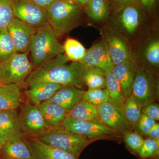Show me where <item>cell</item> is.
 Returning a JSON list of instances; mask_svg holds the SVG:
<instances>
[{"label": "cell", "instance_id": "26", "mask_svg": "<svg viewBox=\"0 0 159 159\" xmlns=\"http://www.w3.org/2000/svg\"><path fill=\"white\" fill-rule=\"evenodd\" d=\"M83 80L89 89H106V74L99 68H86Z\"/></svg>", "mask_w": 159, "mask_h": 159}, {"label": "cell", "instance_id": "27", "mask_svg": "<svg viewBox=\"0 0 159 159\" xmlns=\"http://www.w3.org/2000/svg\"><path fill=\"white\" fill-rule=\"evenodd\" d=\"M107 88L109 95V102L123 107L125 99L120 84L111 72L106 74Z\"/></svg>", "mask_w": 159, "mask_h": 159}, {"label": "cell", "instance_id": "38", "mask_svg": "<svg viewBox=\"0 0 159 159\" xmlns=\"http://www.w3.org/2000/svg\"><path fill=\"white\" fill-rule=\"evenodd\" d=\"M116 6V9L121 8L124 6L136 5L139 6V0H111Z\"/></svg>", "mask_w": 159, "mask_h": 159}, {"label": "cell", "instance_id": "1", "mask_svg": "<svg viewBox=\"0 0 159 159\" xmlns=\"http://www.w3.org/2000/svg\"><path fill=\"white\" fill-rule=\"evenodd\" d=\"M68 61L64 54H58L33 69L25 81L29 86L40 82H53L83 90L85 86L83 76L86 68L80 61L68 64Z\"/></svg>", "mask_w": 159, "mask_h": 159}, {"label": "cell", "instance_id": "24", "mask_svg": "<svg viewBox=\"0 0 159 159\" xmlns=\"http://www.w3.org/2000/svg\"><path fill=\"white\" fill-rule=\"evenodd\" d=\"M66 118L85 122H100L98 107L84 99L69 112Z\"/></svg>", "mask_w": 159, "mask_h": 159}, {"label": "cell", "instance_id": "10", "mask_svg": "<svg viewBox=\"0 0 159 159\" xmlns=\"http://www.w3.org/2000/svg\"><path fill=\"white\" fill-rule=\"evenodd\" d=\"M15 17L37 28L48 23L47 10L29 0H10Z\"/></svg>", "mask_w": 159, "mask_h": 159}, {"label": "cell", "instance_id": "20", "mask_svg": "<svg viewBox=\"0 0 159 159\" xmlns=\"http://www.w3.org/2000/svg\"><path fill=\"white\" fill-rule=\"evenodd\" d=\"M84 93V90L73 86L63 85L48 101L56 103L70 111L83 99Z\"/></svg>", "mask_w": 159, "mask_h": 159}, {"label": "cell", "instance_id": "42", "mask_svg": "<svg viewBox=\"0 0 159 159\" xmlns=\"http://www.w3.org/2000/svg\"><path fill=\"white\" fill-rule=\"evenodd\" d=\"M5 143H6V142L3 139L2 137L1 136V135H0V150L2 148Z\"/></svg>", "mask_w": 159, "mask_h": 159}, {"label": "cell", "instance_id": "33", "mask_svg": "<svg viewBox=\"0 0 159 159\" xmlns=\"http://www.w3.org/2000/svg\"><path fill=\"white\" fill-rule=\"evenodd\" d=\"M126 145L135 153L139 155L145 139L137 132L131 131L123 135Z\"/></svg>", "mask_w": 159, "mask_h": 159}, {"label": "cell", "instance_id": "12", "mask_svg": "<svg viewBox=\"0 0 159 159\" xmlns=\"http://www.w3.org/2000/svg\"><path fill=\"white\" fill-rule=\"evenodd\" d=\"M98 109L100 122L118 134L123 135L128 132L133 131L125 118L122 107L108 102L98 107Z\"/></svg>", "mask_w": 159, "mask_h": 159}, {"label": "cell", "instance_id": "25", "mask_svg": "<svg viewBox=\"0 0 159 159\" xmlns=\"http://www.w3.org/2000/svg\"><path fill=\"white\" fill-rule=\"evenodd\" d=\"M85 11L93 21L101 22L109 16V6L107 0H92L86 5Z\"/></svg>", "mask_w": 159, "mask_h": 159}, {"label": "cell", "instance_id": "23", "mask_svg": "<svg viewBox=\"0 0 159 159\" xmlns=\"http://www.w3.org/2000/svg\"><path fill=\"white\" fill-rule=\"evenodd\" d=\"M25 138H16L6 142L1 149L4 159H33Z\"/></svg>", "mask_w": 159, "mask_h": 159}, {"label": "cell", "instance_id": "39", "mask_svg": "<svg viewBox=\"0 0 159 159\" xmlns=\"http://www.w3.org/2000/svg\"><path fill=\"white\" fill-rule=\"evenodd\" d=\"M148 136L151 139L155 140H159V124L156 122L151 129Z\"/></svg>", "mask_w": 159, "mask_h": 159}, {"label": "cell", "instance_id": "11", "mask_svg": "<svg viewBox=\"0 0 159 159\" xmlns=\"http://www.w3.org/2000/svg\"><path fill=\"white\" fill-rule=\"evenodd\" d=\"M62 125L73 133L84 136L94 141L119 136L101 122H85L66 118Z\"/></svg>", "mask_w": 159, "mask_h": 159}, {"label": "cell", "instance_id": "19", "mask_svg": "<svg viewBox=\"0 0 159 159\" xmlns=\"http://www.w3.org/2000/svg\"><path fill=\"white\" fill-rule=\"evenodd\" d=\"M63 85L53 82H40L29 86L25 92L27 98L33 104L39 106L54 96Z\"/></svg>", "mask_w": 159, "mask_h": 159}, {"label": "cell", "instance_id": "22", "mask_svg": "<svg viewBox=\"0 0 159 159\" xmlns=\"http://www.w3.org/2000/svg\"><path fill=\"white\" fill-rule=\"evenodd\" d=\"M21 102V93L17 84L0 86V111L16 110Z\"/></svg>", "mask_w": 159, "mask_h": 159}, {"label": "cell", "instance_id": "3", "mask_svg": "<svg viewBox=\"0 0 159 159\" xmlns=\"http://www.w3.org/2000/svg\"><path fill=\"white\" fill-rule=\"evenodd\" d=\"M29 51L34 69L64 53L63 45L58 40L49 23L36 29Z\"/></svg>", "mask_w": 159, "mask_h": 159}, {"label": "cell", "instance_id": "15", "mask_svg": "<svg viewBox=\"0 0 159 159\" xmlns=\"http://www.w3.org/2000/svg\"><path fill=\"white\" fill-rule=\"evenodd\" d=\"M80 62L86 68L93 67L101 69L106 74L111 72L114 66L102 39L86 50L84 56Z\"/></svg>", "mask_w": 159, "mask_h": 159}, {"label": "cell", "instance_id": "8", "mask_svg": "<svg viewBox=\"0 0 159 159\" xmlns=\"http://www.w3.org/2000/svg\"><path fill=\"white\" fill-rule=\"evenodd\" d=\"M100 33L114 66L130 58L132 45L125 35L107 25L101 28Z\"/></svg>", "mask_w": 159, "mask_h": 159}, {"label": "cell", "instance_id": "30", "mask_svg": "<svg viewBox=\"0 0 159 159\" xmlns=\"http://www.w3.org/2000/svg\"><path fill=\"white\" fill-rule=\"evenodd\" d=\"M63 45L66 57L72 61H80L86 51L82 44L74 39H67Z\"/></svg>", "mask_w": 159, "mask_h": 159}, {"label": "cell", "instance_id": "21", "mask_svg": "<svg viewBox=\"0 0 159 159\" xmlns=\"http://www.w3.org/2000/svg\"><path fill=\"white\" fill-rule=\"evenodd\" d=\"M39 107L49 129L62 125L69 112L58 104L49 101L41 103Z\"/></svg>", "mask_w": 159, "mask_h": 159}, {"label": "cell", "instance_id": "43", "mask_svg": "<svg viewBox=\"0 0 159 159\" xmlns=\"http://www.w3.org/2000/svg\"><path fill=\"white\" fill-rule=\"evenodd\" d=\"M61 1L66 2L72 3V4H76L75 0H61Z\"/></svg>", "mask_w": 159, "mask_h": 159}, {"label": "cell", "instance_id": "35", "mask_svg": "<svg viewBox=\"0 0 159 159\" xmlns=\"http://www.w3.org/2000/svg\"><path fill=\"white\" fill-rule=\"evenodd\" d=\"M156 122V121L153 119H151L146 115L142 113L137 127L142 134L148 136L151 129L155 124Z\"/></svg>", "mask_w": 159, "mask_h": 159}, {"label": "cell", "instance_id": "17", "mask_svg": "<svg viewBox=\"0 0 159 159\" xmlns=\"http://www.w3.org/2000/svg\"><path fill=\"white\" fill-rule=\"evenodd\" d=\"M138 68L132 58L113 66L111 73L120 84L125 99L131 95Z\"/></svg>", "mask_w": 159, "mask_h": 159}, {"label": "cell", "instance_id": "34", "mask_svg": "<svg viewBox=\"0 0 159 159\" xmlns=\"http://www.w3.org/2000/svg\"><path fill=\"white\" fill-rule=\"evenodd\" d=\"M14 17L10 0H0V31L7 28Z\"/></svg>", "mask_w": 159, "mask_h": 159}, {"label": "cell", "instance_id": "14", "mask_svg": "<svg viewBox=\"0 0 159 159\" xmlns=\"http://www.w3.org/2000/svg\"><path fill=\"white\" fill-rule=\"evenodd\" d=\"M17 53H28L36 29L14 17L7 27Z\"/></svg>", "mask_w": 159, "mask_h": 159}, {"label": "cell", "instance_id": "36", "mask_svg": "<svg viewBox=\"0 0 159 159\" xmlns=\"http://www.w3.org/2000/svg\"><path fill=\"white\" fill-rule=\"evenodd\" d=\"M142 113L155 121H159V104L152 102L148 105L142 107Z\"/></svg>", "mask_w": 159, "mask_h": 159}, {"label": "cell", "instance_id": "6", "mask_svg": "<svg viewBox=\"0 0 159 159\" xmlns=\"http://www.w3.org/2000/svg\"><path fill=\"white\" fill-rule=\"evenodd\" d=\"M37 138L41 142L69 152L78 159L84 149L94 142L87 137L67 130L62 125L49 129Z\"/></svg>", "mask_w": 159, "mask_h": 159}, {"label": "cell", "instance_id": "5", "mask_svg": "<svg viewBox=\"0 0 159 159\" xmlns=\"http://www.w3.org/2000/svg\"><path fill=\"white\" fill-rule=\"evenodd\" d=\"M49 25L57 37L76 28L81 20L80 6L58 0L46 9Z\"/></svg>", "mask_w": 159, "mask_h": 159}, {"label": "cell", "instance_id": "9", "mask_svg": "<svg viewBox=\"0 0 159 159\" xmlns=\"http://www.w3.org/2000/svg\"><path fill=\"white\" fill-rule=\"evenodd\" d=\"M138 69L131 95L143 107L154 102L158 89L157 80L154 74Z\"/></svg>", "mask_w": 159, "mask_h": 159}, {"label": "cell", "instance_id": "41", "mask_svg": "<svg viewBox=\"0 0 159 159\" xmlns=\"http://www.w3.org/2000/svg\"><path fill=\"white\" fill-rule=\"evenodd\" d=\"M92 0H75V3L80 6H86Z\"/></svg>", "mask_w": 159, "mask_h": 159}, {"label": "cell", "instance_id": "32", "mask_svg": "<svg viewBox=\"0 0 159 159\" xmlns=\"http://www.w3.org/2000/svg\"><path fill=\"white\" fill-rule=\"evenodd\" d=\"M159 150V140L148 138L144 141L139 155L142 159H158Z\"/></svg>", "mask_w": 159, "mask_h": 159}, {"label": "cell", "instance_id": "44", "mask_svg": "<svg viewBox=\"0 0 159 159\" xmlns=\"http://www.w3.org/2000/svg\"><path fill=\"white\" fill-rule=\"evenodd\" d=\"M2 85V84H0V86Z\"/></svg>", "mask_w": 159, "mask_h": 159}, {"label": "cell", "instance_id": "13", "mask_svg": "<svg viewBox=\"0 0 159 159\" xmlns=\"http://www.w3.org/2000/svg\"><path fill=\"white\" fill-rule=\"evenodd\" d=\"M20 107V116L27 135L38 137L49 129L39 106L26 103Z\"/></svg>", "mask_w": 159, "mask_h": 159}, {"label": "cell", "instance_id": "2", "mask_svg": "<svg viewBox=\"0 0 159 159\" xmlns=\"http://www.w3.org/2000/svg\"><path fill=\"white\" fill-rule=\"evenodd\" d=\"M106 20L107 25L125 35L132 44L152 27L145 11L136 5L116 9Z\"/></svg>", "mask_w": 159, "mask_h": 159}, {"label": "cell", "instance_id": "28", "mask_svg": "<svg viewBox=\"0 0 159 159\" xmlns=\"http://www.w3.org/2000/svg\"><path fill=\"white\" fill-rule=\"evenodd\" d=\"M122 108L125 118L134 129L137 127L141 118L142 107L133 96L131 95L125 100Z\"/></svg>", "mask_w": 159, "mask_h": 159}, {"label": "cell", "instance_id": "7", "mask_svg": "<svg viewBox=\"0 0 159 159\" xmlns=\"http://www.w3.org/2000/svg\"><path fill=\"white\" fill-rule=\"evenodd\" d=\"M28 55V53H16L0 62V84L18 85L25 80L34 69Z\"/></svg>", "mask_w": 159, "mask_h": 159}, {"label": "cell", "instance_id": "40", "mask_svg": "<svg viewBox=\"0 0 159 159\" xmlns=\"http://www.w3.org/2000/svg\"><path fill=\"white\" fill-rule=\"evenodd\" d=\"M42 8L47 9L54 2L58 0H29Z\"/></svg>", "mask_w": 159, "mask_h": 159}, {"label": "cell", "instance_id": "29", "mask_svg": "<svg viewBox=\"0 0 159 159\" xmlns=\"http://www.w3.org/2000/svg\"><path fill=\"white\" fill-rule=\"evenodd\" d=\"M16 52L7 28L0 31V62L11 58Z\"/></svg>", "mask_w": 159, "mask_h": 159}, {"label": "cell", "instance_id": "31", "mask_svg": "<svg viewBox=\"0 0 159 159\" xmlns=\"http://www.w3.org/2000/svg\"><path fill=\"white\" fill-rule=\"evenodd\" d=\"M97 107L100 106L109 101L107 89H91L84 91L83 99Z\"/></svg>", "mask_w": 159, "mask_h": 159}, {"label": "cell", "instance_id": "37", "mask_svg": "<svg viewBox=\"0 0 159 159\" xmlns=\"http://www.w3.org/2000/svg\"><path fill=\"white\" fill-rule=\"evenodd\" d=\"M139 6L145 11L150 12L152 11L157 0H139Z\"/></svg>", "mask_w": 159, "mask_h": 159}, {"label": "cell", "instance_id": "16", "mask_svg": "<svg viewBox=\"0 0 159 159\" xmlns=\"http://www.w3.org/2000/svg\"><path fill=\"white\" fill-rule=\"evenodd\" d=\"M0 135L6 142L27 135L16 110L0 111Z\"/></svg>", "mask_w": 159, "mask_h": 159}, {"label": "cell", "instance_id": "18", "mask_svg": "<svg viewBox=\"0 0 159 159\" xmlns=\"http://www.w3.org/2000/svg\"><path fill=\"white\" fill-rule=\"evenodd\" d=\"M25 141L33 159H78L69 152L41 142L37 137L29 136Z\"/></svg>", "mask_w": 159, "mask_h": 159}, {"label": "cell", "instance_id": "4", "mask_svg": "<svg viewBox=\"0 0 159 159\" xmlns=\"http://www.w3.org/2000/svg\"><path fill=\"white\" fill-rule=\"evenodd\" d=\"M131 58L138 69L156 74L159 68V35L157 27H152L132 44Z\"/></svg>", "mask_w": 159, "mask_h": 159}]
</instances>
